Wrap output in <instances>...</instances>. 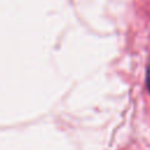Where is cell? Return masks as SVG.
Returning <instances> with one entry per match:
<instances>
[{
  "label": "cell",
  "mask_w": 150,
  "mask_h": 150,
  "mask_svg": "<svg viewBox=\"0 0 150 150\" xmlns=\"http://www.w3.org/2000/svg\"><path fill=\"white\" fill-rule=\"evenodd\" d=\"M146 87H148V89L150 91V75L148 76V80H146Z\"/></svg>",
  "instance_id": "cell-1"
}]
</instances>
